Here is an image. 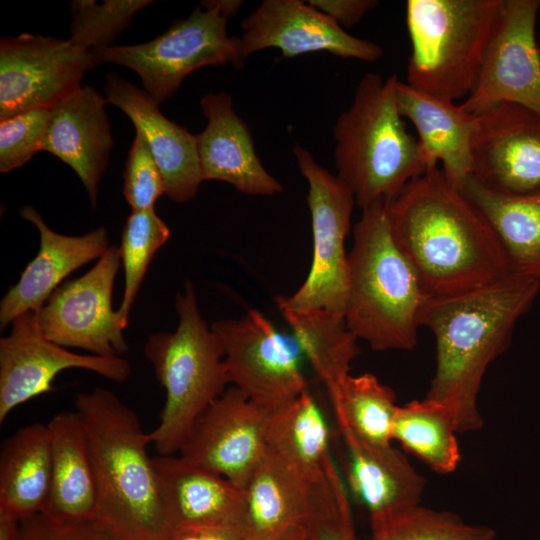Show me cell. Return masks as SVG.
Masks as SVG:
<instances>
[{"mask_svg": "<svg viewBox=\"0 0 540 540\" xmlns=\"http://www.w3.org/2000/svg\"><path fill=\"white\" fill-rule=\"evenodd\" d=\"M458 434L450 411L424 398L398 406L392 439L438 474L454 472L461 459Z\"/></svg>", "mask_w": 540, "mask_h": 540, "instance_id": "4dcf8cb0", "label": "cell"}, {"mask_svg": "<svg viewBox=\"0 0 540 540\" xmlns=\"http://www.w3.org/2000/svg\"><path fill=\"white\" fill-rule=\"evenodd\" d=\"M540 280L510 273L489 284L430 295L420 325L436 342V368L427 399L446 407L457 432L479 431L478 395L488 366L510 345L518 320L532 306Z\"/></svg>", "mask_w": 540, "mask_h": 540, "instance_id": "7a4b0ae2", "label": "cell"}, {"mask_svg": "<svg viewBox=\"0 0 540 540\" xmlns=\"http://www.w3.org/2000/svg\"><path fill=\"white\" fill-rule=\"evenodd\" d=\"M302 540H357L348 493L334 463L319 487Z\"/></svg>", "mask_w": 540, "mask_h": 540, "instance_id": "d590c367", "label": "cell"}, {"mask_svg": "<svg viewBox=\"0 0 540 540\" xmlns=\"http://www.w3.org/2000/svg\"><path fill=\"white\" fill-rule=\"evenodd\" d=\"M106 104V98L93 87H79L51 108L41 146V151L52 153L73 169L93 208L113 146Z\"/></svg>", "mask_w": 540, "mask_h": 540, "instance_id": "603a6c76", "label": "cell"}, {"mask_svg": "<svg viewBox=\"0 0 540 540\" xmlns=\"http://www.w3.org/2000/svg\"><path fill=\"white\" fill-rule=\"evenodd\" d=\"M153 458L167 531L199 527L231 531L239 536L244 499L242 488L180 456Z\"/></svg>", "mask_w": 540, "mask_h": 540, "instance_id": "7402d4cb", "label": "cell"}, {"mask_svg": "<svg viewBox=\"0 0 540 540\" xmlns=\"http://www.w3.org/2000/svg\"><path fill=\"white\" fill-rule=\"evenodd\" d=\"M396 103L418 133V144L427 169L438 167L461 187L472 175L471 138L474 115L460 104L420 91L398 79Z\"/></svg>", "mask_w": 540, "mask_h": 540, "instance_id": "d4e9b609", "label": "cell"}, {"mask_svg": "<svg viewBox=\"0 0 540 540\" xmlns=\"http://www.w3.org/2000/svg\"><path fill=\"white\" fill-rule=\"evenodd\" d=\"M308 3L342 28L357 24L379 4L377 0H310Z\"/></svg>", "mask_w": 540, "mask_h": 540, "instance_id": "ab89813d", "label": "cell"}, {"mask_svg": "<svg viewBox=\"0 0 540 540\" xmlns=\"http://www.w3.org/2000/svg\"><path fill=\"white\" fill-rule=\"evenodd\" d=\"M51 488V447L46 424H28L2 444L0 512L17 520L42 512Z\"/></svg>", "mask_w": 540, "mask_h": 540, "instance_id": "4316f807", "label": "cell"}, {"mask_svg": "<svg viewBox=\"0 0 540 540\" xmlns=\"http://www.w3.org/2000/svg\"><path fill=\"white\" fill-rule=\"evenodd\" d=\"M223 349L229 384L254 403L273 409L308 389L299 352L259 311L211 326Z\"/></svg>", "mask_w": 540, "mask_h": 540, "instance_id": "8fae6325", "label": "cell"}, {"mask_svg": "<svg viewBox=\"0 0 540 540\" xmlns=\"http://www.w3.org/2000/svg\"><path fill=\"white\" fill-rule=\"evenodd\" d=\"M11 324L10 334L0 339V424L19 405L54 391L53 381L65 369L89 370L119 383L130 374L122 357L79 354L49 340L33 311Z\"/></svg>", "mask_w": 540, "mask_h": 540, "instance_id": "5bb4252c", "label": "cell"}, {"mask_svg": "<svg viewBox=\"0 0 540 540\" xmlns=\"http://www.w3.org/2000/svg\"><path fill=\"white\" fill-rule=\"evenodd\" d=\"M473 115L471 176L503 195L540 191V115L506 102Z\"/></svg>", "mask_w": 540, "mask_h": 540, "instance_id": "9a60e30c", "label": "cell"}, {"mask_svg": "<svg viewBox=\"0 0 540 540\" xmlns=\"http://www.w3.org/2000/svg\"><path fill=\"white\" fill-rule=\"evenodd\" d=\"M321 483L312 482L267 448L243 487L240 538L302 540L314 512Z\"/></svg>", "mask_w": 540, "mask_h": 540, "instance_id": "ac0fdd59", "label": "cell"}, {"mask_svg": "<svg viewBox=\"0 0 540 540\" xmlns=\"http://www.w3.org/2000/svg\"><path fill=\"white\" fill-rule=\"evenodd\" d=\"M17 540H118L95 519L72 521L44 512L19 521Z\"/></svg>", "mask_w": 540, "mask_h": 540, "instance_id": "f35d334b", "label": "cell"}, {"mask_svg": "<svg viewBox=\"0 0 540 540\" xmlns=\"http://www.w3.org/2000/svg\"><path fill=\"white\" fill-rule=\"evenodd\" d=\"M386 205L362 209L354 226L344 318L372 350H411L430 294L393 239Z\"/></svg>", "mask_w": 540, "mask_h": 540, "instance_id": "277c9868", "label": "cell"}, {"mask_svg": "<svg viewBox=\"0 0 540 540\" xmlns=\"http://www.w3.org/2000/svg\"><path fill=\"white\" fill-rule=\"evenodd\" d=\"M241 0H207L177 20L155 39L135 45H111L92 50L98 63H113L135 71L143 89L159 105L178 90L193 71L205 66L244 65L240 37L229 36L227 22Z\"/></svg>", "mask_w": 540, "mask_h": 540, "instance_id": "ba28073f", "label": "cell"}, {"mask_svg": "<svg viewBox=\"0 0 540 540\" xmlns=\"http://www.w3.org/2000/svg\"><path fill=\"white\" fill-rule=\"evenodd\" d=\"M175 309L176 330L154 333L144 346L166 394L159 423L149 432L161 456L181 451L199 417L229 384L221 343L202 318L190 281L177 294Z\"/></svg>", "mask_w": 540, "mask_h": 540, "instance_id": "8992f818", "label": "cell"}, {"mask_svg": "<svg viewBox=\"0 0 540 540\" xmlns=\"http://www.w3.org/2000/svg\"><path fill=\"white\" fill-rule=\"evenodd\" d=\"M120 262L119 248L110 246L92 269L52 293L36 314L49 340L102 357H121L127 352L124 328L112 307Z\"/></svg>", "mask_w": 540, "mask_h": 540, "instance_id": "7c38bea8", "label": "cell"}, {"mask_svg": "<svg viewBox=\"0 0 540 540\" xmlns=\"http://www.w3.org/2000/svg\"><path fill=\"white\" fill-rule=\"evenodd\" d=\"M269 410L231 387L199 417L179 456L243 489L268 448Z\"/></svg>", "mask_w": 540, "mask_h": 540, "instance_id": "2e32d148", "label": "cell"}, {"mask_svg": "<svg viewBox=\"0 0 540 540\" xmlns=\"http://www.w3.org/2000/svg\"><path fill=\"white\" fill-rule=\"evenodd\" d=\"M161 540H242L237 534L218 529L184 527L169 529Z\"/></svg>", "mask_w": 540, "mask_h": 540, "instance_id": "60d3db41", "label": "cell"}, {"mask_svg": "<svg viewBox=\"0 0 540 540\" xmlns=\"http://www.w3.org/2000/svg\"><path fill=\"white\" fill-rule=\"evenodd\" d=\"M46 425L51 447V488L42 512L63 520L95 519V475L79 414L58 413Z\"/></svg>", "mask_w": 540, "mask_h": 540, "instance_id": "484cf974", "label": "cell"}, {"mask_svg": "<svg viewBox=\"0 0 540 540\" xmlns=\"http://www.w3.org/2000/svg\"><path fill=\"white\" fill-rule=\"evenodd\" d=\"M293 154L308 183L313 258L303 284L292 296L277 297V303L295 311H322L344 318L348 295L345 239L350 230L355 198L350 189L322 167L307 149L296 144Z\"/></svg>", "mask_w": 540, "mask_h": 540, "instance_id": "9c48e42d", "label": "cell"}, {"mask_svg": "<svg viewBox=\"0 0 540 540\" xmlns=\"http://www.w3.org/2000/svg\"><path fill=\"white\" fill-rule=\"evenodd\" d=\"M92 50L70 39L22 33L0 40V120L51 109L81 87L97 65Z\"/></svg>", "mask_w": 540, "mask_h": 540, "instance_id": "30bf717a", "label": "cell"}, {"mask_svg": "<svg viewBox=\"0 0 540 540\" xmlns=\"http://www.w3.org/2000/svg\"><path fill=\"white\" fill-rule=\"evenodd\" d=\"M50 116L51 109H37L1 120L0 172L22 167L41 151Z\"/></svg>", "mask_w": 540, "mask_h": 540, "instance_id": "8d00e7d4", "label": "cell"}, {"mask_svg": "<svg viewBox=\"0 0 540 540\" xmlns=\"http://www.w3.org/2000/svg\"><path fill=\"white\" fill-rule=\"evenodd\" d=\"M331 402L337 423L346 425L361 440L374 445L392 444L396 396L376 376L349 375Z\"/></svg>", "mask_w": 540, "mask_h": 540, "instance_id": "1f68e13d", "label": "cell"}, {"mask_svg": "<svg viewBox=\"0 0 540 540\" xmlns=\"http://www.w3.org/2000/svg\"><path fill=\"white\" fill-rule=\"evenodd\" d=\"M20 215L38 229L40 249L18 283L1 300V329L23 313L38 314L63 279L88 262L101 258L110 247L107 230L103 227L81 236H68L50 229L32 206H24Z\"/></svg>", "mask_w": 540, "mask_h": 540, "instance_id": "44dd1931", "label": "cell"}, {"mask_svg": "<svg viewBox=\"0 0 540 540\" xmlns=\"http://www.w3.org/2000/svg\"><path fill=\"white\" fill-rule=\"evenodd\" d=\"M266 441L269 449L317 484L334 463L328 424L309 388L292 401L269 410Z\"/></svg>", "mask_w": 540, "mask_h": 540, "instance_id": "f1b7e54d", "label": "cell"}, {"mask_svg": "<svg viewBox=\"0 0 540 540\" xmlns=\"http://www.w3.org/2000/svg\"><path fill=\"white\" fill-rule=\"evenodd\" d=\"M540 0H503L499 21L470 95L461 103L477 114L513 103L540 115V49L535 25Z\"/></svg>", "mask_w": 540, "mask_h": 540, "instance_id": "4fadbf2b", "label": "cell"}, {"mask_svg": "<svg viewBox=\"0 0 540 540\" xmlns=\"http://www.w3.org/2000/svg\"><path fill=\"white\" fill-rule=\"evenodd\" d=\"M503 0H408L410 86L452 101L478 80Z\"/></svg>", "mask_w": 540, "mask_h": 540, "instance_id": "52a82bcc", "label": "cell"}, {"mask_svg": "<svg viewBox=\"0 0 540 540\" xmlns=\"http://www.w3.org/2000/svg\"><path fill=\"white\" fill-rule=\"evenodd\" d=\"M123 193L132 211L154 208L165 194L160 170L144 137L136 132L124 171Z\"/></svg>", "mask_w": 540, "mask_h": 540, "instance_id": "74e56055", "label": "cell"}, {"mask_svg": "<svg viewBox=\"0 0 540 540\" xmlns=\"http://www.w3.org/2000/svg\"><path fill=\"white\" fill-rule=\"evenodd\" d=\"M460 189L490 224L511 272L540 280V191L503 195L485 188L472 176Z\"/></svg>", "mask_w": 540, "mask_h": 540, "instance_id": "83f0119b", "label": "cell"}, {"mask_svg": "<svg viewBox=\"0 0 540 540\" xmlns=\"http://www.w3.org/2000/svg\"><path fill=\"white\" fill-rule=\"evenodd\" d=\"M95 475V520L118 540H161L167 523L149 433L113 392L77 395Z\"/></svg>", "mask_w": 540, "mask_h": 540, "instance_id": "3957f363", "label": "cell"}, {"mask_svg": "<svg viewBox=\"0 0 540 540\" xmlns=\"http://www.w3.org/2000/svg\"><path fill=\"white\" fill-rule=\"evenodd\" d=\"M337 424L348 451V485L365 506L369 522L421 504L426 479L402 451L392 444L367 443L346 425Z\"/></svg>", "mask_w": 540, "mask_h": 540, "instance_id": "cb8c5ba5", "label": "cell"}, {"mask_svg": "<svg viewBox=\"0 0 540 540\" xmlns=\"http://www.w3.org/2000/svg\"><path fill=\"white\" fill-rule=\"evenodd\" d=\"M153 3L149 0H74L70 3L69 38L75 45L95 50L111 43L130 26L134 15Z\"/></svg>", "mask_w": 540, "mask_h": 540, "instance_id": "e575fe53", "label": "cell"}, {"mask_svg": "<svg viewBox=\"0 0 540 540\" xmlns=\"http://www.w3.org/2000/svg\"><path fill=\"white\" fill-rule=\"evenodd\" d=\"M169 237L170 229L154 208L132 211L125 222L119 248L125 272V287L117 310L124 329L148 266L156 251Z\"/></svg>", "mask_w": 540, "mask_h": 540, "instance_id": "836d02e7", "label": "cell"}, {"mask_svg": "<svg viewBox=\"0 0 540 540\" xmlns=\"http://www.w3.org/2000/svg\"><path fill=\"white\" fill-rule=\"evenodd\" d=\"M277 306L290 325L299 349L326 386L330 399L335 398L359 353L358 339L344 318L322 311H295L278 303Z\"/></svg>", "mask_w": 540, "mask_h": 540, "instance_id": "f546056e", "label": "cell"}, {"mask_svg": "<svg viewBox=\"0 0 540 540\" xmlns=\"http://www.w3.org/2000/svg\"><path fill=\"white\" fill-rule=\"evenodd\" d=\"M243 55L278 48L283 57L326 51L366 62L380 59L383 48L347 33L332 18L301 0H264L242 22Z\"/></svg>", "mask_w": 540, "mask_h": 540, "instance_id": "e0dca14e", "label": "cell"}, {"mask_svg": "<svg viewBox=\"0 0 540 540\" xmlns=\"http://www.w3.org/2000/svg\"><path fill=\"white\" fill-rule=\"evenodd\" d=\"M107 103L122 110L140 133L160 170L165 194L175 202L192 199L203 182L197 135L166 118L144 90L115 73L106 76Z\"/></svg>", "mask_w": 540, "mask_h": 540, "instance_id": "d6986e66", "label": "cell"}, {"mask_svg": "<svg viewBox=\"0 0 540 540\" xmlns=\"http://www.w3.org/2000/svg\"><path fill=\"white\" fill-rule=\"evenodd\" d=\"M372 540H495L496 532L465 522L458 514L412 506L391 516L370 521Z\"/></svg>", "mask_w": 540, "mask_h": 540, "instance_id": "d6a6232c", "label": "cell"}, {"mask_svg": "<svg viewBox=\"0 0 540 540\" xmlns=\"http://www.w3.org/2000/svg\"><path fill=\"white\" fill-rule=\"evenodd\" d=\"M19 520L0 512V540H17Z\"/></svg>", "mask_w": 540, "mask_h": 540, "instance_id": "b9f144b4", "label": "cell"}, {"mask_svg": "<svg viewBox=\"0 0 540 540\" xmlns=\"http://www.w3.org/2000/svg\"><path fill=\"white\" fill-rule=\"evenodd\" d=\"M398 77L366 73L334 127L336 176L365 209L388 204L427 166L396 103Z\"/></svg>", "mask_w": 540, "mask_h": 540, "instance_id": "5b68a950", "label": "cell"}, {"mask_svg": "<svg viewBox=\"0 0 540 540\" xmlns=\"http://www.w3.org/2000/svg\"><path fill=\"white\" fill-rule=\"evenodd\" d=\"M391 233L430 295L480 287L512 273L478 208L434 167L387 205Z\"/></svg>", "mask_w": 540, "mask_h": 540, "instance_id": "6da1fadb", "label": "cell"}, {"mask_svg": "<svg viewBox=\"0 0 540 540\" xmlns=\"http://www.w3.org/2000/svg\"><path fill=\"white\" fill-rule=\"evenodd\" d=\"M207 125L197 135L203 181L227 182L248 195L271 196L282 185L262 165L247 124L233 108L231 95L208 93L201 99Z\"/></svg>", "mask_w": 540, "mask_h": 540, "instance_id": "ffe728a7", "label": "cell"}]
</instances>
